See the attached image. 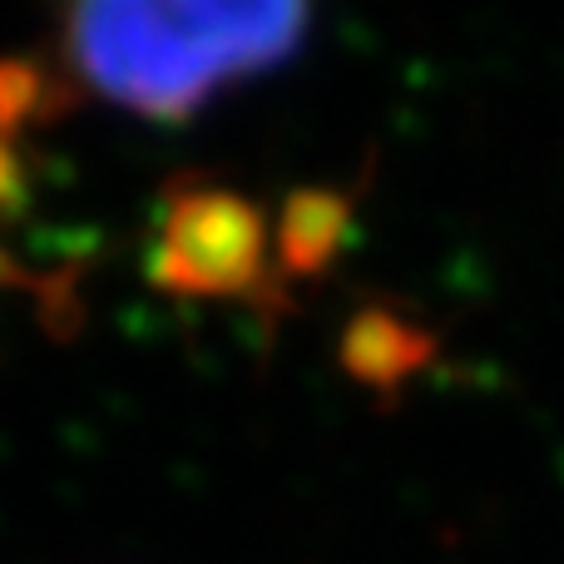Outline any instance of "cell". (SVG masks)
<instances>
[{"mask_svg":"<svg viewBox=\"0 0 564 564\" xmlns=\"http://www.w3.org/2000/svg\"><path fill=\"white\" fill-rule=\"evenodd\" d=\"M6 198H15V159H10L6 134H0V204H6Z\"/></svg>","mask_w":564,"mask_h":564,"instance_id":"obj_4","label":"cell"},{"mask_svg":"<svg viewBox=\"0 0 564 564\" xmlns=\"http://www.w3.org/2000/svg\"><path fill=\"white\" fill-rule=\"evenodd\" d=\"M341 228H347V204H341L337 194H297L278 228L282 273H292V278L317 273V268L337 253Z\"/></svg>","mask_w":564,"mask_h":564,"instance_id":"obj_3","label":"cell"},{"mask_svg":"<svg viewBox=\"0 0 564 564\" xmlns=\"http://www.w3.org/2000/svg\"><path fill=\"white\" fill-rule=\"evenodd\" d=\"M154 282L184 297L268 302L278 282L268 218L234 188H178L159 228Z\"/></svg>","mask_w":564,"mask_h":564,"instance_id":"obj_2","label":"cell"},{"mask_svg":"<svg viewBox=\"0 0 564 564\" xmlns=\"http://www.w3.org/2000/svg\"><path fill=\"white\" fill-rule=\"evenodd\" d=\"M307 25L297 6H85L65 15L59 55L115 109L188 119L224 85L282 65Z\"/></svg>","mask_w":564,"mask_h":564,"instance_id":"obj_1","label":"cell"}]
</instances>
